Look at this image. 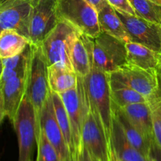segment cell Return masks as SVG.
I'll return each instance as SVG.
<instances>
[{
    "instance_id": "1",
    "label": "cell",
    "mask_w": 161,
    "mask_h": 161,
    "mask_svg": "<svg viewBox=\"0 0 161 161\" xmlns=\"http://www.w3.org/2000/svg\"><path fill=\"white\" fill-rule=\"evenodd\" d=\"M84 78L90 105L97 113L107 138L111 146L112 132L114 119V106L111 97L109 73L93 68Z\"/></svg>"
},
{
    "instance_id": "2",
    "label": "cell",
    "mask_w": 161,
    "mask_h": 161,
    "mask_svg": "<svg viewBox=\"0 0 161 161\" xmlns=\"http://www.w3.org/2000/svg\"><path fill=\"white\" fill-rule=\"evenodd\" d=\"M80 34V31L70 24L60 20L54 29L41 44L48 67L56 66L74 71L71 55Z\"/></svg>"
},
{
    "instance_id": "3",
    "label": "cell",
    "mask_w": 161,
    "mask_h": 161,
    "mask_svg": "<svg viewBox=\"0 0 161 161\" xmlns=\"http://www.w3.org/2000/svg\"><path fill=\"white\" fill-rule=\"evenodd\" d=\"M31 43V42H30ZM31 56L27 80L25 95L34 107L39 130V118L44 105L50 97L51 91L49 85L48 64L42 46L31 44Z\"/></svg>"
},
{
    "instance_id": "4",
    "label": "cell",
    "mask_w": 161,
    "mask_h": 161,
    "mask_svg": "<svg viewBox=\"0 0 161 161\" xmlns=\"http://www.w3.org/2000/svg\"><path fill=\"white\" fill-rule=\"evenodd\" d=\"M57 12L60 20L93 39L102 32L98 11L86 0H58Z\"/></svg>"
},
{
    "instance_id": "5",
    "label": "cell",
    "mask_w": 161,
    "mask_h": 161,
    "mask_svg": "<svg viewBox=\"0 0 161 161\" xmlns=\"http://www.w3.org/2000/svg\"><path fill=\"white\" fill-rule=\"evenodd\" d=\"M60 96L62 99L70 119L74 152L83 147L82 131L86 116L91 111L89 97L84 78L79 76L76 87L61 94Z\"/></svg>"
},
{
    "instance_id": "6",
    "label": "cell",
    "mask_w": 161,
    "mask_h": 161,
    "mask_svg": "<svg viewBox=\"0 0 161 161\" xmlns=\"http://www.w3.org/2000/svg\"><path fill=\"white\" fill-rule=\"evenodd\" d=\"M126 42L105 32L94 39L93 68L111 73L127 64Z\"/></svg>"
},
{
    "instance_id": "7",
    "label": "cell",
    "mask_w": 161,
    "mask_h": 161,
    "mask_svg": "<svg viewBox=\"0 0 161 161\" xmlns=\"http://www.w3.org/2000/svg\"><path fill=\"white\" fill-rule=\"evenodd\" d=\"M13 125L18 140V161L32 159L39 129L34 107L26 95L22 100Z\"/></svg>"
},
{
    "instance_id": "8",
    "label": "cell",
    "mask_w": 161,
    "mask_h": 161,
    "mask_svg": "<svg viewBox=\"0 0 161 161\" xmlns=\"http://www.w3.org/2000/svg\"><path fill=\"white\" fill-rule=\"evenodd\" d=\"M109 78L129 86L148 99L160 91V77L157 69H144L127 64L118 71L109 73Z\"/></svg>"
},
{
    "instance_id": "9",
    "label": "cell",
    "mask_w": 161,
    "mask_h": 161,
    "mask_svg": "<svg viewBox=\"0 0 161 161\" xmlns=\"http://www.w3.org/2000/svg\"><path fill=\"white\" fill-rule=\"evenodd\" d=\"M130 41L146 46L156 53H161V23L149 20L117 11Z\"/></svg>"
},
{
    "instance_id": "10",
    "label": "cell",
    "mask_w": 161,
    "mask_h": 161,
    "mask_svg": "<svg viewBox=\"0 0 161 161\" xmlns=\"http://www.w3.org/2000/svg\"><path fill=\"white\" fill-rule=\"evenodd\" d=\"M82 143L92 158L110 161V146L97 113L91 109L83 124Z\"/></svg>"
},
{
    "instance_id": "11",
    "label": "cell",
    "mask_w": 161,
    "mask_h": 161,
    "mask_svg": "<svg viewBox=\"0 0 161 161\" xmlns=\"http://www.w3.org/2000/svg\"><path fill=\"white\" fill-rule=\"evenodd\" d=\"M33 6L26 0H0V28L11 29L29 39Z\"/></svg>"
},
{
    "instance_id": "12",
    "label": "cell",
    "mask_w": 161,
    "mask_h": 161,
    "mask_svg": "<svg viewBox=\"0 0 161 161\" xmlns=\"http://www.w3.org/2000/svg\"><path fill=\"white\" fill-rule=\"evenodd\" d=\"M58 0H41L33 7L29 29L31 44H42L60 21L57 12Z\"/></svg>"
},
{
    "instance_id": "13",
    "label": "cell",
    "mask_w": 161,
    "mask_h": 161,
    "mask_svg": "<svg viewBox=\"0 0 161 161\" xmlns=\"http://www.w3.org/2000/svg\"><path fill=\"white\" fill-rule=\"evenodd\" d=\"M27 76L12 78L0 85V120L8 119L14 123L26 93Z\"/></svg>"
},
{
    "instance_id": "14",
    "label": "cell",
    "mask_w": 161,
    "mask_h": 161,
    "mask_svg": "<svg viewBox=\"0 0 161 161\" xmlns=\"http://www.w3.org/2000/svg\"><path fill=\"white\" fill-rule=\"evenodd\" d=\"M39 128L43 130L47 138L60 154L62 161L67 160L71 157V151L66 143L61 127L55 116L51 94L44 105L41 113L39 118Z\"/></svg>"
},
{
    "instance_id": "15",
    "label": "cell",
    "mask_w": 161,
    "mask_h": 161,
    "mask_svg": "<svg viewBox=\"0 0 161 161\" xmlns=\"http://www.w3.org/2000/svg\"><path fill=\"white\" fill-rule=\"evenodd\" d=\"M71 61L79 76H87L94 65V39L80 32L72 48Z\"/></svg>"
},
{
    "instance_id": "16",
    "label": "cell",
    "mask_w": 161,
    "mask_h": 161,
    "mask_svg": "<svg viewBox=\"0 0 161 161\" xmlns=\"http://www.w3.org/2000/svg\"><path fill=\"white\" fill-rule=\"evenodd\" d=\"M111 148L121 161H150L130 144L115 115L112 132Z\"/></svg>"
},
{
    "instance_id": "17",
    "label": "cell",
    "mask_w": 161,
    "mask_h": 161,
    "mask_svg": "<svg viewBox=\"0 0 161 161\" xmlns=\"http://www.w3.org/2000/svg\"><path fill=\"white\" fill-rule=\"evenodd\" d=\"M121 109L131 124L146 138L150 141L154 139L152 113L149 102L132 104Z\"/></svg>"
},
{
    "instance_id": "18",
    "label": "cell",
    "mask_w": 161,
    "mask_h": 161,
    "mask_svg": "<svg viewBox=\"0 0 161 161\" xmlns=\"http://www.w3.org/2000/svg\"><path fill=\"white\" fill-rule=\"evenodd\" d=\"M98 21L102 32L107 33L125 42H130V38L122 20L116 9L106 3L98 10Z\"/></svg>"
},
{
    "instance_id": "19",
    "label": "cell",
    "mask_w": 161,
    "mask_h": 161,
    "mask_svg": "<svg viewBox=\"0 0 161 161\" xmlns=\"http://www.w3.org/2000/svg\"><path fill=\"white\" fill-rule=\"evenodd\" d=\"M31 46H28L25 51L20 54L12 58H3L2 73L0 77V85L15 77L27 76L28 74L31 62Z\"/></svg>"
},
{
    "instance_id": "20",
    "label": "cell",
    "mask_w": 161,
    "mask_h": 161,
    "mask_svg": "<svg viewBox=\"0 0 161 161\" xmlns=\"http://www.w3.org/2000/svg\"><path fill=\"white\" fill-rule=\"evenodd\" d=\"M127 64L144 69H157L158 53L138 42H126Z\"/></svg>"
},
{
    "instance_id": "21",
    "label": "cell",
    "mask_w": 161,
    "mask_h": 161,
    "mask_svg": "<svg viewBox=\"0 0 161 161\" xmlns=\"http://www.w3.org/2000/svg\"><path fill=\"white\" fill-rule=\"evenodd\" d=\"M115 116L120 124L126 137L130 144L143 156L149 158L152 141L144 136L127 117L121 108H115Z\"/></svg>"
},
{
    "instance_id": "22",
    "label": "cell",
    "mask_w": 161,
    "mask_h": 161,
    "mask_svg": "<svg viewBox=\"0 0 161 161\" xmlns=\"http://www.w3.org/2000/svg\"><path fill=\"white\" fill-rule=\"evenodd\" d=\"M29 44V39L17 31L11 29L1 30L0 58L3 59L20 54Z\"/></svg>"
},
{
    "instance_id": "23",
    "label": "cell",
    "mask_w": 161,
    "mask_h": 161,
    "mask_svg": "<svg viewBox=\"0 0 161 161\" xmlns=\"http://www.w3.org/2000/svg\"><path fill=\"white\" fill-rule=\"evenodd\" d=\"M48 79L51 92L61 94L76 87L79 75L74 71L50 66L48 67Z\"/></svg>"
},
{
    "instance_id": "24",
    "label": "cell",
    "mask_w": 161,
    "mask_h": 161,
    "mask_svg": "<svg viewBox=\"0 0 161 161\" xmlns=\"http://www.w3.org/2000/svg\"><path fill=\"white\" fill-rule=\"evenodd\" d=\"M111 97L115 108H123L127 105L149 102V99L126 85L110 80Z\"/></svg>"
},
{
    "instance_id": "25",
    "label": "cell",
    "mask_w": 161,
    "mask_h": 161,
    "mask_svg": "<svg viewBox=\"0 0 161 161\" xmlns=\"http://www.w3.org/2000/svg\"><path fill=\"white\" fill-rule=\"evenodd\" d=\"M51 98L53 102V108L56 119L58 120V124L61 129L63 135L64 137L66 143L69 146L71 151V153L73 152V139H72V127H71L70 119H69V114L67 113L65 106L62 102L61 96L59 94L51 92Z\"/></svg>"
},
{
    "instance_id": "26",
    "label": "cell",
    "mask_w": 161,
    "mask_h": 161,
    "mask_svg": "<svg viewBox=\"0 0 161 161\" xmlns=\"http://www.w3.org/2000/svg\"><path fill=\"white\" fill-rule=\"evenodd\" d=\"M136 16L152 22L161 23V6L151 0H129Z\"/></svg>"
},
{
    "instance_id": "27",
    "label": "cell",
    "mask_w": 161,
    "mask_h": 161,
    "mask_svg": "<svg viewBox=\"0 0 161 161\" xmlns=\"http://www.w3.org/2000/svg\"><path fill=\"white\" fill-rule=\"evenodd\" d=\"M36 144L38 150L36 161H62L60 154L41 128L38 132Z\"/></svg>"
},
{
    "instance_id": "28",
    "label": "cell",
    "mask_w": 161,
    "mask_h": 161,
    "mask_svg": "<svg viewBox=\"0 0 161 161\" xmlns=\"http://www.w3.org/2000/svg\"><path fill=\"white\" fill-rule=\"evenodd\" d=\"M153 119L154 140L161 148V90L154 97L149 99Z\"/></svg>"
},
{
    "instance_id": "29",
    "label": "cell",
    "mask_w": 161,
    "mask_h": 161,
    "mask_svg": "<svg viewBox=\"0 0 161 161\" xmlns=\"http://www.w3.org/2000/svg\"><path fill=\"white\" fill-rule=\"evenodd\" d=\"M108 4L111 5L116 10L126 13L130 15L136 16L133 7L130 5L129 0H106Z\"/></svg>"
},
{
    "instance_id": "30",
    "label": "cell",
    "mask_w": 161,
    "mask_h": 161,
    "mask_svg": "<svg viewBox=\"0 0 161 161\" xmlns=\"http://www.w3.org/2000/svg\"><path fill=\"white\" fill-rule=\"evenodd\" d=\"M72 154L74 157V161H92L89 152L83 147V146L80 149L74 151Z\"/></svg>"
},
{
    "instance_id": "31",
    "label": "cell",
    "mask_w": 161,
    "mask_h": 161,
    "mask_svg": "<svg viewBox=\"0 0 161 161\" xmlns=\"http://www.w3.org/2000/svg\"><path fill=\"white\" fill-rule=\"evenodd\" d=\"M149 160L161 161V148L158 146L155 140H153L151 143L150 153H149Z\"/></svg>"
},
{
    "instance_id": "32",
    "label": "cell",
    "mask_w": 161,
    "mask_h": 161,
    "mask_svg": "<svg viewBox=\"0 0 161 161\" xmlns=\"http://www.w3.org/2000/svg\"><path fill=\"white\" fill-rule=\"evenodd\" d=\"M86 1H88L91 4H92L97 9V11L102 9V7L105 3H108L106 0H86Z\"/></svg>"
},
{
    "instance_id": "33",
    "label": "cell",
    "mask_w": 161,
    "mask_h": 161,
    "mask_svg": "<svg viewBox=\"0 0 161 161\" xmlns=\"http://www.w3.org/2000/svg\"><path fill=\"white\" fill-rule=\"evenodd\" d=\"M110 161H121L116 155L114 151L113 150L112 148H110Z\"/></svg>"
},
{
    "instance_id": "34",
    "label": "cell",
    "mask_w": 161,
    "mask_h": 161,
    "mask_svg": "<svg viewBox=\"0 0 161 161\" xmlns=\"http://www.w3.org/2000/svg\"><path fill=\"white\" fill-rule=\"evenodd\" d=\"M157 71H158L159 74H161V53L160 54L158 53V66H157Z\"/></svg>"
},
{
    "instance_id": "35",
    "label": "cell",
    "mask_w": 161,
    "mask_h": 161,
    "mask_svg": "<svg viewBox=\"0 0 161 161\" xmlns=\"http://www.w3.org/2000/svg\"><path fill=\"white\" fill-rule=\"evenodd\" d=\"M26 1L28 2V3H29L30 4H31V6L34 7V6H36V5H37L38 3L41 1V0H26Z\"/></svg>"
},
{
    "instance_id": "36",
    "label": "cell",
    "mask_w": 161,
    "mask_h": 161,
    "mask_svg": "<svg viewBox=\"0 0 161 161\" xmlns=\"http://www.w3.org/2000/svg\"><path fill=\"white\" fill-rule=\"evenodd\" d=\"M152 2H153L154 3H156L157 5H158V6H161V0H151Z\"/></svg>"
},
{
    "instance_id": "37",
    "label": "cell",
    "mask_w": 161,
    "mask_h": 161,
    "mask_svg": "<svg viewBox=\"0 0 161 161\" xmlns=\"http://www.w3.org/2000/svg\"><path fill=\"white\" fill-rule=\"evenodd\" d=\"M64 161H74V157H73V156H72V154H71V157H69V158H68L67 160H65Z\"/></svg>"
},
{
    "instance_id": "38",
    "label": "cell",
    "mask_w": 161,
    "mask_h": 161,
    "mask_svg": "<svg viewBox=\"0 0 161 161\" xmlns=\"http://www.w3.org/2000/svg\"><path fill=\"white\" fill-rule=\"evenodd\" d=\"M159 77H160V90H161V74H159Z\"/></svg>"
},
{
    "instance_id": "39",
    "label": "cell",
    "mask_w": 161,
    "mask_h": 161,
    "mask_svg": "<svg viewBox=\"0 0 161 161\" xmlns=\"http://www.w3.org/2000/svg\"><path fill=\"white\" fill-rule=\"evenodd\" d=\"M91 159H92V161H99L98 160H97V159H94V158H92V157H91Z\"/></svg>"
},
{
    "instance_id": "40",
    "label": "cell",
    "mask_w": 161,
    "mask_h": 161,
    "mask_svg": "<svg viewBox=\"0 0 161 161\" xmlns=\"http://www.w3.org/2000/svg\"><path fill=\"white\" fill-rule=\"evenodd\" d=\"M28 161H33V160H32V159H30V160H28Z\"/></svg>"
}]
</instances>
